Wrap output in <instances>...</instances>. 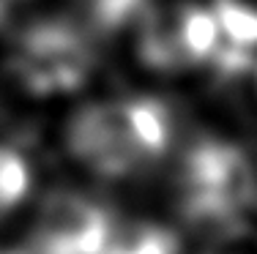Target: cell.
Wrapping results in <instances>:
<instances>
[{
    "instance_id": "1",
    "label": "cell",
    "mask_w": 257,
    "mask_h": 254,
    "mask_svg": "<svg viewBox=\"0 0 257 254\" xmlns=\"http://www.w3.org/2000/svg\"><path fill=\"white\" fill-rule=\"evenodd\" d=\"M175 137V112L156 96H120L79 107L66 123L71 159L99 178L120 180L156 164Z\"/></svg>"
},
{
    "instance_id": "2",
    "label": "cell",
    "mask_w": 257,
    "mask_h": 254,
    "mask_svg": "<svg viewBox=\"0 0 257 254\" xmlns=\"http://www.w3.org/2000/svg\"><path fill=\"white\" fill-rule=\"evenodd\" d=\"M96 63L99 36L74 14H50L14 33L6 69L30 96H52L82 88Z\"/></svg>"
},
{
    "instance_id": "3",
    "label": "cell",
    "mask_w": 257,
    "mask_h": 254,
    "mask_svg": "<svg viewBox=\"0 0 257 254\" xmlns=\"http://www.w3.org/2000/svg\"><path fill=\"white\" fill-rule=\"evenodd\" d=\"M134 25L140 63L159 74L211 69L222 47L213 9L194 0H154Z\"/></svg>"
},
{
    "instance_id": "4",
    "label": "cell",
    "mask_w": 257,
    "mask_h": 254,
    "mask_svg": "<svg viewBox=\"0 0 257 254\" xmlns=\"http://www.w3.org/2000/svg\"><path fill=\"white\" fill-rule=\"evenodd\" d=\"M181 194L192 219L230 221L257 202V164L252 153L227 140L203 137L186 150Z\"/></svg>"
},
{
    "instance_id": "5",
    "label": "cell",
    "mask_w": 257,
    "mask_h": 254,
    "mask_svg": "<svg viewBox=\"0 0 257 254\" xmlns=\"http://www.w3.org/2000/svg\"><path fill=\"white\" fill-rule=\"evenodd\" d=\"M109 210L82 191H52L33 221V254H101Z\"/></svg>"
},
{
    "instance_id": "6",
    "label": "cell",
    "mask_w": 257,
    "mask_h": 254,
    "mask_svg": "<svg viewBox=\"0 0 257 254\" xmlns=\"http://www.w3.org/2000/svg\"><path fill=\"white\" fill-rule=\"evenodd\" d=\"M178 238L173 229L148 219H115L109 221L101 254H178Z\"/></svg>"
},
{
    "instance_id": "7",
    "label": "cell",
    "mask_w": 257,
    "mask_h": 254,
    "mask_svg": "<svg viewBox=\"0 0 257 254\" xmlns=\"http://www.w3.org/2000/svg\"><path fill=\"white\" fill-rule=\"evenodd\" d=\"M154 0H71L74 17L82 20L99 39L137 22V17Z\"/></svg>"
},
{
    "instance_id": "8",
    "label": "cell",
    "mask_w": 257,
    "mask_h": 254,
    "mask_svg": "<svg viewBox=\"0 0 257 254\" xmlns=\"http://www.w3.org/2000/svg\"><path fill=\"white\" fill-rule=\"evenodd\" d=\"M30 186V169L14 148L0 145V224L25 199Z\"/></svg>"
},
{
    "instance_id": "9",
    "label": "cell",
    "mask_w": 257,
    "mask_h": 254,
    "mask_svg": "<svg viewBox=\"0 0 257 254\" xmlns=\"http://www.w3.org/2000/svg\"><path fill=\"white\" fill-rule=\"evenodd\" d=\"M200 254H257V227L246 221H224Z\"/></svg>"
},
{
    "instance_id": "10",
    "label": "cell",
    "mask_w": 257,
    "mask_h": 254,
    "mask_svg": "<svg viewBox=\"0 0 257 254\" xmlns=\"http://www.w3.org/2000/svg\"><path fill=\"white\" fill-rule=\"evenodd\" d=\"M235 3H241V6H246V9L257 11V0H235Z\"/></svg>"
},
{
    "instance_id": "11",
    "label": "cell",
    "mask_w": 257,
    "mask_h": 254,
    "mask_svg": "<svg viewBox=\"0 0 257 254\" xmlns=\"http://www.w3.org/2000/svg\"><path fill=\"white\" fill-rule=\"evenodd\" d=\"M252 74H254V85H257V63H254V69H252Z\"/></svg>"
}]
</instances>
